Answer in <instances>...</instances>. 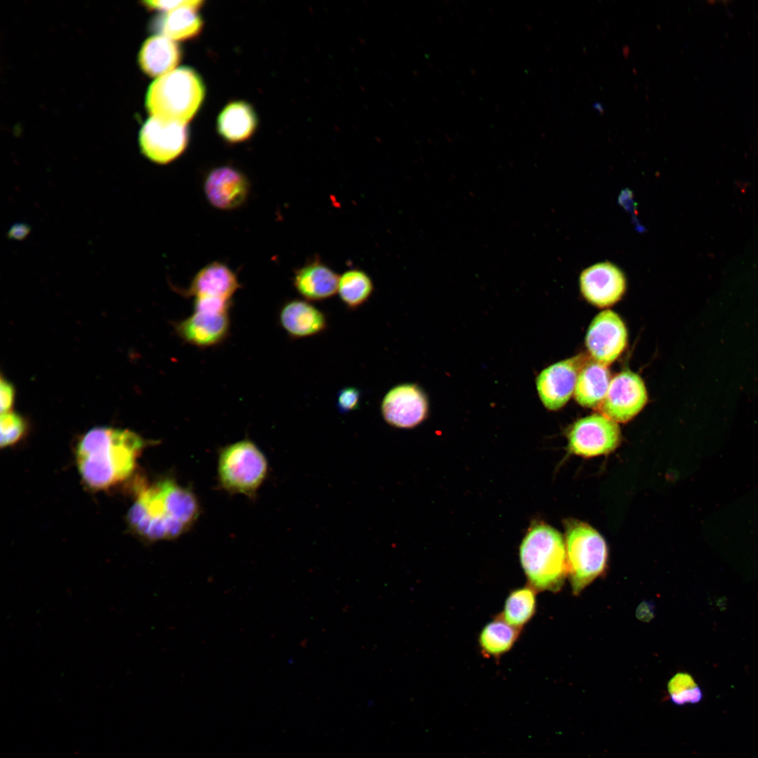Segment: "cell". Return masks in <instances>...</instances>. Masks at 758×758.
I'll use <instances>...</instances> for the list:
<instances>
[{
	"instance_id": "obj_1",
	"label": "cell",
	"mask_w": 758,
	"mask_h": 758,
	"mask_svg": "<svg viewBox=\"0 0 758 758\" xmlns=\"http://www.w3.org/2000/svg\"><path fill=\"white\" fill-rule=\"evenodd\" d=\"M199 505L195 495L172 479L140 491L128 514L130 526L148 541L174 539L196 521Z\"/></svg>"
},
{
	"instance_id": "obj_2",
	"label": "cell",
	"mask_w": 758,
	"mask_h": 758,
	"mask_svg": "<svg viewBox=\"0 0 758 758\" xmlns=\"http://www.w3.org/2000/svg\"><path fill=\"white\" fill-rule=\"evenodd\" d=\"M142 439L126 430L98 427L79 440L77 462L84 481L91 488H107L133 472L144 446Z\"/></svg>"
},
{
	"instance_id": "obj_3",
	"label": "cell",
	"mask_w": 758,
	"mask_h": 758,
	"mask_svg": "<svg viewBox=\"0 0 758 758\" xmlns=\"http://www.w3.org/2000/svg\"><path fill=\"white\" fill-rule=\"evenodd\" d=\"M564 545L560 533L544 524L533 526L524 537L520 562L529 585L536 590L561 589L568 574Z\"/></svg>"
},
{
	"instance_id": "obj_4",
	"label": "cell",
	"mask_w": 758,
	"mask_h": 758,
	"mask_svg": "<svg viewBox=\"0 0 758 758\" xmlns=\"http://www.w3.org/2000/svg\"><path fill=\"white\" fill-rule=\"evenodd\" d=\"M205 86L192 68L182 67L158 77L148 88L146 107L152 117L186 124L195 115Z\"/></svg>"
},
{
	"instance_id": "obj_5",
	"label": "cell",
	"mask_w": 758,
	"mask_h": 758,
	"mask_svg": "<svg viewBox=\"0 0 758 758\" xmlns=\"http://www.w3.org/2000/svg\"><path fill=\"white\" fill-rule=\"evenodd\" d=\"M566 543L568 574L573 592L578 595L604 572L607 547L594 529L580 522L568 526Z\"/></svg>"
},
{
	"instance_id": "obj_6",
	"label": "cell",
	"mask_w": 758,
	"mask_h": 758,
	"mask_svg": "<svg viewBox=\"0 0 758 758\" xmlns=\"http://www.w3.org/2000/svg\"><path fill=\"white\" fill-rule=\"evenodd\" d=\"M267 467L264 454L254 443L239 441L220 451L219 480L230 492L251 496L263 482Z\"/></svg>"
},
{
	"instance_id": "obj_7",
	"label": "cell",
	"mask_w": 758,
	"mask_h": 758,
	"mask_svg": "<svg viewBox=\"0 0 758 758\" xmlns=\"http://www.w3.org/2000/svg\"><path fill=\"white\" fill-rule=\"evenodd\" d=\"M189 141L186 124L166 121L151 117L141 128L140 145L142 153L159 164H168L185 149Z\"/></svg>"
},
{
	"instance_id": "obj_8",
	"label": "cell",
	"mask_w": 758,
	"mask_h": 758,
	"mask_svg": "<svg viewBox=\"0 0 758 758\" xmlns=\"http://www.w3.org/2000/svg\"><path fill=\"white\" fill-rule=\"evenodd\" d=\"M569 450L578 456L608 454L618 445L620 431L616 422L603 414H592L577 420L568 434Z\"/></svg>"
},
{
	"instance_id": "obj_9",
	"label": "cell",
	"mask_w": 758,
	"mask_h": 758,
	"mask_svg": "<svg viewBox=\"0 0 758 758\" xmlns=\"http://www.w3.org/2000/svg\"><path fill=\"white\" fill-rule=\"evenodd\" d=\"M429 402L424 390L415 383H405L390 388L384 395L380 411L390 426L411 429L425 420Z\"/></svg>"
},
{
	"instance_id": "obj_10",
	"label": "cell",
	"mask_w": 758,
	"mask_h": 758,
	"mask_svg": "<svg viewBox=\"0 0 758 758\" xmlns=\"http://www.w3.org/2000/svg\"><path fill=\"white\" fill-rule=\"evenodd\" d=\"M643 380L637 373L625 371L615 375L599 408L604 415L618 423L635 416L647 401Z\"/></svg>"
},
{
	"instance_id": "obj_11",
	"label": "cell",
	"mask_w": 758,
	"mask_h": 758,
	"mask_svg": "<svg viewBox=\"0 0 758 758\" xmlns=\"http://www.w3.org/2000/svg\"><path fill=\"white\" fill-rule=\"evenodd\" d=\"M627 332L621 318L607 310L592 321L585 338L587 349L594 361L606 366L613 362L624 351Z\"/></svg>"
},
{
	"instance_id": "obj_12",
	"label": "cell",
	"mask_w": 758,
	"mask_h": 758,
	"mask_svg": "<svg viewBox=\"0 0 758 758\" xmlns=\"http://www.w3.org/2000/svg\"><path fill=\"white\" fill-rule=\"evenodd\" d=\"M579 280L583 297L599 307L614 305L623 297L626 289V279L623 271L607 261L584 270Z\"/></svg>"
},
{
	"instance_id": "obj_13",
	"label": "cell",
	"mask_w": 758,
	"mask_h": 758,
	"mask_svg": "<svg viewBox=\"0 0 758 758\" xmlns=\"http://www.w3.org/2000/svg\"><path fill=\"white\" fill-rule=\"evenodd\" d=\"M176 335L199 348L211 347L225 341L230 331V312L195 311L173 324Z\"/></svg>"
},
{
	"instance_id": "obj_14",
	"label": "cell",
	"mask_w": 758,
	"mask_h": 758,
	"mask_svg": "<svg viewBox=\"0 0 758 758\" xmlns=\"http://www.w3.org/2000/svg\"><path fill=\"white\" fill-rule=\"evenodd\" d=\"M204 192L215 208L230 211L242 206L250 192L249 181L241 171L229 166L212 169L204 181Z\"/></svg>"
},
{
	"instance_id": "obj_15",
	"label": "cell",
	"mask_w": 758,
	"mask_h": 758,
	"mask_svg": "<svg viewBox=\"0 0 758 758\" xmlns=\"http://www.w3.org/2000/svg\"><path fill=\"white\" fill-rule=\"evenodd\" d=\"M580 359L573 357L558 361L543 369L536 381L538 396L549 410L563 407L574 392L580 368Z\"/></svg>"
},
{
	"instance_id": "obj_16",
	"label": "cell",
	"mask_w": 758,
	"mask_h": 758,
	"mask_svg": "<svg viewBox=\"0 0 758 758\" xmlns=\"http://www.w3.org/2000/svg\"><path fill=\"white\" fill-rule=\"evenodd\" d=\"M241 287L237 276L227 265L213 262L193 277L190 286L181 291L185 297L211 298L232 301Z\"/></svg>"
},
{
	"instance_id": "obj_17",
	"label": "cell",
	"mask_w": 758,
	"mask_h": 758,
	"mask_svg": "<svg viewBox=\"0 0 758 758\" xmlns=\"http://www.w3.org/2000/svg\"><path fill=\"white\" fill-rule=\"evenodd\" d=\"M278 317L280 326L292 339L314 336L328 327L326 314L306 300L287 301L279 310Z\"/></svg>"
},
{
	"instance_id": "obj_18",
	"label": "cell",
	"mask_w": 758,
	"mask_h": 758,
	"mask_svg": "<svg viewBox=\"0 0 758 758\" xmlns=\"http://www.w3.org/2000/svg\"><path fill=\"white\" fill-rule=\"evenodd\" d=\"M340 276L319 259L295 271L293 284L297 292L307 301H321L338 292Z\"/></svg>"
},
{
	"instance_id": "obj_19",
	"label": "cell",
	"mask_w": 758,
	"mask_h": 758,
	"mask_svg": "<svg viewBox=\"0 0 758 758\" xmlns=\"http://www.w3.org/2000/svg\"><path fill=\"white\" fill-rule=\"evenodd\" d=\"M182 53L178 44L161 34L149 37L143 43L138 55L142 70L150 77H161L178 65Z\"/></svg>"
},
{
	"instance_id": "obj_20",
	"label": "cell",
	"mask_w": 758,
	"mask_h": 758,
	"mask_svg": "<svg viewBox=\"0 0 758 758\" xmlns=\"http://www.w3.org/2000/svg\"><path fill=\"white\" fill-rule=\"evenodd\" d=\"M258 124L255 112L244 101H234L227 104L220 112L217 128L219 134L226 141L237 143L248 139Z\"/></svg>"
},
{
	"instance_id": "obj_21",
	"label": "cell",
	"mask_w": 758,
	"mask_h": 758,
	"mask_svg": "<svg viewBox=\"0 0 758 758\" xmlns=\"http://www.w3.org/2000/svg\"><path fill=\"white\" fill-rule=\"evenodd\" d=\"M610 382L611 375L607 366L596 361H592L580 368L578 373L573 392L575 399L585 407H599Z\"/></svg>"
},
{
	"instance_id": "obj_22",
	"label": "cell",
	"mask_w": 758,
	"mask_h": 758,
	"mask_svg": "<svg viewBox=\"0 0 758 758\" xmlns=\"http://www.w3.org/2000/svg\"><path fill=\"white\" fill-rule=\"evenodd\" d=\"M197 11L192 7H182L166 12L157 20L155 28L173 41L194 38L203 27V20Z\"/></svg>"
},
{
	"instance_id": "obj_23",
	"label": "cell",
	"mask_w": 758,
	"mask_h": 758,
	"mask_svg": "<svg viewBox=\"0 0 758 758\" xmlns=\"http://www.w3.org/2000/svg\"><path fill=\"white\" fill-rule=\"evenodd\" d=\"M521 629L507 623L501 613L488 623L479 636L484 655L498 658L509 651L517 640Z\"/></svg>"
},
{
	"instance_id": "obj_24",
	"label": "cell",
	"mask_w": 758,
	"mask_h": 758,
	"mask_svg": "<svg viewBox=\"0 0 758 758\" xmlns=\"http://www.w3.org/2000/svg\"><path fill=\"white\" fill-rule=\"evenodd\" d=\"M373 288V281L366 272L359 269H351L339 277L337 293L347 308L355 310L368 301Z\"/></svg>"
},
{
	"instance_id": "obj_25",
	"label": "cell",
	"mask_w": 758,
	"mask_h": 758,
	"mask_svg": "<svg viewBox=\"0 0 758 758\" xmlns=\"http://www.w3.org/2000/svg\"><path fill=\"white\" fill-rule=\"evenodd\" d=\"M536 590L531 585L517 588L507 596L503 611L504 620L521 629L533 616L536 609Z\"/></svg>"
},
{
	"instance_id": "obj_26",
	"label": "cell",
	"mask_w": 758,
	"mask_h": 758,
	"mask_svg": "<svg viewBox=\"0 0 758 758\" xmlns=\"http://www.w3.org/2000/svg\"><path fill=\"white\" fill-rule=\"evenodd\" d=\"M670 700L675 705L696 704L703 697L700 687L693 677L686 672H678L667 684Z\"/></svg>"
},
{
	"instance_id": "obj_27",
	"label": "cell",
	"mask_w": 758,
	"mask_h": 758,
	"mask_svg": "<svg viewBox=\"0 0 758 758\" xmlns=\"http://www.w3.org/2000/svg\"><path fill=\"white\" fill-rule=\"evenodd\" d=\"M1 446L6 447L17 442L25 432L23 418L13 412L1 413Z\"/></svg>"
},
{
	"instance_id": "obj_28",
	"label": "cell",
	"mask_w": 758,
	"mask_h": 758,
	"mask_svg": "<svg viewBox=\"0 0 758 758\" xmlns=\"http://www.w3.org/2000/svg\"><path fill=\"white\" fill-rule=\"evenodd\" d=\"M361 391L355 387L342 388L337 395V408L340 413H346L359 406Z\"/></svg>"
},
{
	"instance_id": "obj_29",
	"label": "cell",
	"mask_w": 758,
	"mask_h": 758,
	"mask_svg": "<svg viewBox=\"0 0 758 758\" xmlns=\"http://www.w3.org/2000/svg\"><path fill=\"white\" fill-rule=\"evenodd\" d=\"M147 7L161 11L168 12L182 7L199 8L203 1L199 0L186 1H145Z\"/></svg>"
},
{
	"instance_id": "obj_30",
	"label": "cell",
	"mask_w": 758,
	"mask_h": 758,
	"mask_svg": "<svg viewBox=\"0 0 758 758\" xmlns=\"http://www.w3.org/2000/svg\"><path fill=\"white\" fill-rule=\"evenodd\" d=\"M0 392L1 413L9 412L15 399V389L12 384L3 377L1 378Z\"/></svg>"
}]
</instances>
